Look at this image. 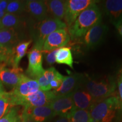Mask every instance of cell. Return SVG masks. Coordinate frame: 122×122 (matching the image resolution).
<instances>
[{"mask_svg":"<svg viewBox=\"0 0 122 122\" xmlns=\"http://www.w3.org/2000/svg\"><path fill=\"white\" fill-rule=\"evenodd\" d=\"M25 20L22 15L6 13L0 20V29H14L22 30L25 26Z\"/></svg>","mask_w":122,"mask_h":122,"instance_id":"19","label":"cell"},{"mask_svg":"<svg viewBox=\"0 0 122 122\" xmlns=\"http://www.w3.org/2000/svg\"><path fill=\"white\" fill-rule=\"evenodd\" d=\"M23 35L22 30L14 29H0V44L13 49L19 42L23 41Z\"/></svg>","mask_w":122,"mask_h":122,"instance_id":"16","label":"cell"},{"mask_svg":"<svg viewBox=\"0 0 122 122\" xmlns=\"http://www.w3.org/2000/svg\"><path fill=\"white\" fill-rule=\"evenodd\" d=\"M70 36L66 29H60L49 35L42 46V51H49L58 49L67 45Z\"/></svg>","mask_w":122,"mask_h":122,"instance_id":"9","label":"cell"},{"mask_svg":"<svg viewBox=\"0 0 122 122\" xmlns=\"http://www.w3.org/2000/svg\"><path fill=\"white\" fill-rule=\"evenodd\" d=\"M101 7L112 23L122 18V0L103 1Z\"/></svg>","mask_w":122,"mask_h":122,"instance_id":"17","label":"cell"},{"mask_svg":"<svg viewBox=\"0 0 122 122\" xmlns=\"http://www.w3.org/2000/svg\"><path fill=\"white\" fill-rule=\"evenodd\" d=\"M81 86L97 102L113 95L117 85L115 80L111 76L93 78L85 75Z\"/></svg>","mask_w":122,"mask_h":122,"instance_id":"3","label":"cell"},{"mask_svg":"<svg viewBox=\"0 0 122 122\" xmlns=\"http://www.w3.org/2000/svg\"><path fill=\"white\" fill-rule=\"evenodd\" d=\"M112 24L115 26L119 35H120V36L122 39V18L117 21V22L113 23Z\"/></svg>","mask_w":122,"mask_h":122,"instance_id":"32","label":"cell"},{"mask_svg":"<svg viewBox=\"0 0 122 122\" xmlns=\"http://www.w3.org/2000/svg\"><path fill=\"white\" fill-rule=\"evenodd\" d=\"M59 74L60 73L54 67H50L48 69L45 70L43 74L36 79L40 89L44 91H51L50 87V82L57 77Z\"/></svg>","mask_w":122,"mask_h":122,"instance_id":"21","label":"cell"},{"mask_svg":"<svg viewBox=\"0 0 122 122\" xmlns=\"http://www.w3.org/2000/svg\"><path fill=\"white\" fill-rule=\"evenodd\" d=\"M20 118L18 114V109L13 107L5 115L0 119V122H16Z\"/></svg>","mask_w":122,"mask_h":122,"instance_id":"28","label":"cell"},{"mask_svg":"<svg viewBox=\"0 0 122 122\" xmlns=\"http://www.w3.org/2000/svg\"><path fill=\"white\" fill-rule=\"evenodd\" d=\"M6 14V12H1V13H0V20H1L2 18L4 17V15Z\"/></svg>","mask_w":122,"mask_h":122,"instance_id":"37","label":"cell"},{"mask_svg":"<svg viewBox=\"0 0 122 122\" xmlns=\"http://www.w3.org/2000/svg\"><path fill=\"white\" fill-rule=\"evenodd\" d=\"M85 75L80 73H74L65 76L62 84L57 89L52 91L56 96H65L72 93L80 86L84 79Z\"/></svg>","mask_w":122,"mask_h":122,"instance_id":"12","label":"cell"},{"mask_svg":"<svg viewBox=\"0 0 122 122\" xmlns=\"http://www.w3.org/2000/svg\"><path fill=\"white\" fill-rule=\"evenodd\" d=\"M72 98L76 110L89 111L94 103L95 100L82 86L72 93Z\"/></svg>","mask_w":122,"mask_h":122,"instance_id":"14","label":"cell"},{"mask_svg":"<svg viewBox=\"0 0 122 122\" xmlns=\"http://www.w3.org/2000/svg\"><path fill=\"white\" fill-rule=\"evenodd\" d=\"M67 25L63 21L48 17L44 20L37 22L32 30L33 47L41 50L46 39L49 35L60 29H66Z\"/></svg>","mask_w":122,"mask_h":122,"instance_id":"4","label":"cell"},{"mask_svg":"<svg viewBox=\"0 0 122 122\" xmlns=\"http://www.w3.org/2000/svg\"><path fill=\"white\" fill-rule=\"evenodd\" d=\"M89 112L93 122H117L122 114V102L114 94L94 103Z\"/></svg>","mask_w":122,"mask_h":122,"instance_id":"1","label":"cell"},{"mask_svg":"<svg viewBox=\"0 0 122 122\" xmlns=\"http://www.w3.org/2000/svg\"><path fill=\"white\" fill-rule=\"evenodd\" d=\"M10 1L6 0H0V13L5 12L7 5Z\"/></svg>","mask_w":122,"mask_h":122,"instance_id":"33","label":"cell"},{"mask_svg":"<svg viewBox=\"0 0 122 122\" xmlns=\"http://www.w3.org/2000/svg\"><path fill=\"white\" fill-rule=\"evenodd\" d=\"M5 92V91L4 85H3L2 83L1 82V80H0V97H1Z\"/></svg>","mask_w":122,"mask_h":122,"instance_id":"36","label":"cell"},{"mask_svg":"<svg viewBox=\"0 0 122 122\" xmlns=\"http://www.w3.org/2000/svg\"><path fill=\"white\" fill-rule=\"evenodd\" d=\"M23 112L26 114L35 122H45L54 117L53 111L49 105L24 108Z\"/></svg>","mask_w":122,"mask_h":122,"instance_id":"18","label":"cell"},{"mask_svg":"<svg viewBox=\"0 0 122 122\" xmlns=\"http://www.w3.org/2000/svg\"><path fill=\"white\" fill-rule=\"evenodd\" d=\"M21 122H35L32 119H31L26 114L22 112V115H20Z\"/></svg>","mask_w":122,"mask_h":122,"instance_id":"34","label":"cell"},{"mask_svg":"<svg viewBox=\"0 0 122 122\" xmlns=\"http://www.w3.org/2000/svg\"><path fill=\"white\" fill-rule=\"evenodd\" d=\"M25 13L37 22L44 20L49 16L48 9L44 1L29 0L25 1Z\"/></svg>","mask_w":122,"mask_h":122,"instance_id":"15","label":"cell"},{"mask_svg":"<svg viewBox=\"0 0 122 122\" xmlns=\"http://www.w3.org/2000/svg\"><path fill=\"white\" fill-rule=\"evenodd\" d=\"M56 63L63 64L74 69V59L71 48L69 47H62L58 49L56 56Z\"/></svg>","mask_w":122,"mask_h":122,"instance_id":"23","label":"cell"},{"mask_svg":"<svg viewBox=\"0 0 122 122\" xmlns=\"http://www.w3.org/2000/svg\"><path fill=\"white\" fill-rule=\"evenodd\" d=\"M50 17L63 21L65 17L66 1L64 0H48L44 1Z\"/></svg>","mask_w":122,"mask_h":122,"instance_id":"20","label":"cell"},{"mask_svg":"<svg viewBox=\"0 0 122 122\" xmlns=\"http://www.w3.org/2000/svg\"><path fill=\"white\" fill-rule=\"evenodd\" d=\"M56 97V96L52 91H44L40 89L26 97L12 98L10 96V98L13 107L15 106H22L24 108H27L49 105Z\"/></svg>","mask_w":122,"mask_h":122,"instance_id":"5","label":"cell"},{"mask_svg":"<svg viewBox=\"0 0 122 122\" xmlns=\"http://www.w3.org/2000/svg\"><path fill=\"white\" fill-rule=\"evenodd\" d=\"M108 31L107 25L101 22L87 31L81 38L82 42L86 48L92 49L102 42Z\"/></svg>","mask_w":122,"mask_h":122,"instance_id":"8","label":"cell"},{"mask_svg":"<svg viewBox=\"0 0 122 122\" xmlns=\"http://www.w3.org/2000/svg\"><path fill=\"white\" fill-rule=\"evenodd\" d=\"M72 93L65 96H56L50 102L49 106L53 111L54 116L69 118L75 110L72 98Z\"/></svg>","mask_w":122,"mask_h":122,"instance_id":"6","label":"cell"},{"mask_svg":"<svg viewBox=\"0 0 122 122\" xmlns=\"http://www.w3.org/2000/svg\"><path fill=\"white\" fill-rule=\"evenodd\" d=\"M64 20L67 26L70 27L77 16L89 5L97 2L94 0H67Z\"/></svg>","mask_w":122,"mask_h":122,"instance_id":"7","label":"cell"},{"mask_svg":"<svg viewBox=\"0 0 122 122\" xmlns=\"http://www.w3.org/2000/svg\"><path fill=\"white\" fill-rule=\"evenodd\" d=\"M24 75L22 68H15L5 63L0 64V80L3 85L15 88Z\"/></svg>","mask_w":122,"mask_h":122,"instance_id":"11","label":"cell"},{"mask_svg":"<svg viewBox=\"0 0 122 122\" xmlns=\"http://www.w3.org/2000/svg\"><path fill=\"white\" fill-rule=\"evenodd\" d=\"M96 3L89 5L77 16L68 32L72 39H80L92 27L101 22L102 15Z\"/></svg>","mask_w":122,"mask_h":122,"instance_id":"2","label":"cell"},{"mask_svg":"<svg viewBox=\"0 0 122 122\" xmlns=\"http://www.w3.org/2000/svg\"><path fill=\"white\" fill-rule=\"evenodd\" d=\"M5 12L10 14L22 15L25 13V1H10Z\"/></svg>","mask_w":122,"mask_h":122,"instance_id":"24","label":"cell"},{"mask_svg":"<svg viewBox=\"0 0 122 122\" xmlns=\"http://www.w3.org/2000/svg\"><path fill=\"white\" fill-rule=\"evenodd\" d=\"M13 107L10 93L5 92L0 97V119L5 115Z\"/></svg>","mask_w":122,"mask_h":122,"instance_id":"26","label":"cell"},{"mask_svg":"<svg viewBox=\"0 0 122 122\" xmlns=\"http://www.w3.org/2000/svg\"><path fill=\"white\" fill-rule=\"evenodd\" d=\"M57 50L58 49H56L49 51H42L43 53H45L44 58H45V62L47 65L49 66H52L56 63V56Z\"/></svg>","mask_w":122,"mask_h":122,"instance_id":"29","label":"cell"},{"mask_svg":"<svg viewBox=\"0 0 122 122\" xmlns=\"http://www.w3.org/2000/svg\"><path fill=\"white\" fill-rule=\"evenodd\" d=\"M40 89L37 81L24 75L19 83L11 91L9 92V93L12 98H22L32 94Z\"/></svg>","mask_w":122,"mask_h":122,"instance_id":"13","label":"cell"},{"mask_svg":"<svg viewBox=\"0 0 122 122\" xmlns=\"http://www.w3.org/2000/svg\"><path fill=\"white\" fill-rule=\"evenodd\" d=\"M13 51L14 48H9L0 44V64L5 63L11 67Z\"/></svg>","mask_w":122,"mask_h":122,"instance_id":"27","label":"cell"},{"mask_svg":"<svg viewBox=\"0 0 122 122\" xmlns=\"http://www.w3.org/2000/svg\"><path fill=\"white\" fill-rule=\"evenodd\" d=\"M54 122H69V120L66 117H59Z\"/></svg>","mask_w":122,"mask_h":122,"instance_id":"35","label":"cell"},{"mask_svg":"<svg viewBox=\"0 0 122 122\" xmlns=\"http://www.w3.org/2000/svg\"><path fill=\"white\" fill-rule=\"evenodd\" d=\"M117 85L119 92V98L122 102V68L120 70L117 77Z\"/></svg>","mask_w":122,"mask_h":122,"instance_id":"31","label":"cell"},{"mask_svg":"<svg viewBox=\"0 0 122 122\" xmlns=\"http://www.w3.org/2000/svg\"><path fill=\"white\" fill-rule=\"evenodd\" d=\"M65 76L62 75L61 74H59L57 77H56L54 80H53L50 83V87L51 91H54L58 88L62 84L64 77Z\"/></svg>","mask_w":122,"mask_h":122,"instance_id":"30","label":"cell"},{"mask_svg":"<svg viewBox=\"0 0 122 122\" xmlns=\"http://www.w3.org/2000/svg\"><path fill=\"white\" fill-rule=\"evenodd\" d=\"M21 122V119H20H20H19V120H18V121H17V122Z\"/></svg>","mask_w":122,"mask_h":122,"instance_id":"38","label":"cell"},{"mask_svg":"<svg viewBox=\"0 0 122 122\" xmlns=\"http://www.w3.org/2000/svg\"><path fill=\"white\" fill-rule=\"evenodd\" d=\"M28 66L26 70L28 77L36 80L45 71L42 66L43 54L41 50L33 47L28 52Z\"/></svg>","mask_w":122,"mask_h":122,"instance_id":"10","label":"cell"},{"mask_svg":"<svg viewBox=\"0 0 122 122\" xmlns=\"http://www.w3.org/2000/svg\"><path fill=\"white\" fill-rule=\"evenodd\" d=\"M32 41V40H30L26 41H22L14 48L11 67L15 68L19 67V64L21 59L27 54L29 46Z\"/></svg>","mask_w":122,"mask_h":122,"instance_id":"22","label":"cell"},{"mask_svg":"<svg viewBox=\"0 0 122 122\" xmlns=\"http://www.w3.org/2000/svg\"><path fill=\"white\" fill-rule=\"evenodd\" d=\"M69 122H93L89 111L75 110L68 118Z\"/></svg>","mask_w":122,"mask_h":122,"instance_id":"25","label":"cell"}]
</instances>
